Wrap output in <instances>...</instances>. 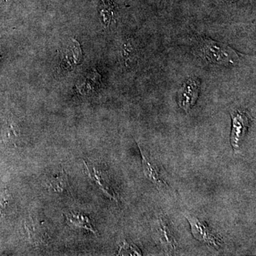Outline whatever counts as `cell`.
<instances>
[{
  "instance_id": "cell-1",
  "label": "cell",
  "mask_w": 256,
  "mask_h": 256,
  "mask_svg": "<svg viewBox=\"0 0 256 256\" xmlns=\"http://www.w3.org/2000/svg\"><path fill=\"white\" fill-rule=\"evenodd\" d=\"M200 50L204 60L214 65L232 66L238 62V54L233 48L210 38H202Z\"/></svg>"
},
{
  "instance_id": "cell-2",
  "label": "cell",
  "mask_w": 256,
  "mask_h": 256,
  "mask_svg": "<svg viewBox=\"0 0 256 256\" xmlns=\"http://www.w3.org/2000/svg\"><path fill=\"white\" fill-rule=\"evenodd\" d=\"M186 218L191 226L192 233L196 240L204 242L214 248H220L222 239L210 230L206 223L192 216H186Z\"/></svg>"
},
{
  "instance_id": "cell-3",
  "label": "cell",
  "mask_w": 256,
  "mask_h": 256,
  "mask_svg": "<svg viewBox=\"0 0 256 256\" xmlns=\"http://www.w3.org/2000/svg\"><path fill=\"white\" fill-rule=\"evenodd\" d=\"M201 82L197 78H190L184 82L178 92V104L180 108L188 112L195 105L200 94Z\"/></svg>"
},
{
  "instance_id": "cell-4",
  "label": "cell",
  "mask_w": 256,
  "mask_h": 256,
  "mask_svg": "<svg viewBox=\"0 0 256 256\" xmlns=\"http://www.w3.org/2000/svg\"><path fill=\"white\" fill-rule=\"evenodd\" d=\"M232 119V131L230 142L234 149L236 150L239 142L246 134L250 124V119L246 112L240 110H236L230 112Z\"/></svg>"
},
{
  "instance_id": "cell-5",
  "label": "cell",
  "mask_w": 256,
  "mask_h": 256,
  "mask_svg": "<svg viewBox=\"0 0 256 256\" xmlns=\"http://www.w3.org/2000/svg\"><path fill=\"white\" fill-rule=\"evenodd\" d=\"M138 146L140 152L141 156H142V170L146 178L149 180L151 182L156 184L158 188L168 186L169 184L166 183L164 178L162 176L158 165L154 162L152 161V160L148 156L146 151L142 149L140 143L138 142Z\"/></svg>"
},
{
  "instance_id": "cell-6",
  "label": "cell",
  "mask_w": 256,
  "mask_h": 256,
  "mask_svg": "<svg viewBox=\"0 0 256 256\" xmlns=\"http://www.w3.org/2000/svg\"><path fill=\"white\" fill-rule=\"evenodd\" d=\"M158 240L166 252H172L176 248L175 239L168 222L164 217H160L158 226Z\"/></svg>"
},
{
  "instance_id": "cell-7",
  "label": "cell",
  "mask_w": 256,
  "mask_h": 256,
  "mask_svg": "<svg viewBox=\"0 0 256 256\" xmlns=\"http://www.w3.org/2000/svg\"><path fill=\"white\" fill-rule=\"evenodd\" d=\"M50 188L54 192L58 193H64L66 191L69 190V182L68 176L66 174L65 171L62 170V172L50 180Z\"/></svg>"
},
{
  "instance_id": "cell-8",
  "label": "cell",
  "mask_w": 256,
  "mask_h": 256,
  "mask_svg": "<svg viewBox=\"0 0 256 256\" xmlns=\"http://www.w3.org/2000/svg\"><path fill=\"white\" fill-rule=\"evenodd\" d=\"M2 137L5 142L16 146V143L20 138V130L14 122H12L6 124L3 129Z\"/></svg>"
},
{
  "instance_id": "cell-9",
  "label": "cell",
  "mask_w": 256,
  "mask_h": 256,
  "mask_svg": "<svg viewBox=\"0 0 256 256\" xmlns=\"http://www.w3.org/2000/svg\"><path fill=\"white\" fill-rule=\"evenodd\" d=\"M68 220L70 224H74V226L86 229V230L92 232V233L96 234L95 229L92 226L90 220L86 216L80 214H72V215L68 216Z\"/></svg>"
},
{
  "instance_id": "cell-10",
  "label": "cell",
  "mask_w": 256,
  "mask_h": 256,
  "mask_svg": "<svg viewBox=\"0 0 256 256\" xmlns=\"http://www.w3.org/2000/svg\"><path fill=\"white\" fill-rule=\"evenodd\" d=\"M26 228L28 230L30 237H31L32 240L33 242H41L44 238L45 232L44 230L43 227L40 226V224H34L32 223H28L26 224Z\"/></svg>"
},
{
  "instance_id": "cell-11",
  "label": "cell",
  "mask_w": 256,
  "mask_h": 256,
  "mask_svg": "<svg viewBox=\"0 0 256 256\" xmlns=\"http://www.w3.org/2000/svg\"><path fill=\"white\" fill-rule=\"evenodd\" d=\"M101 15L106 26H109L114 16V8L110 4H104V9L101 11Z\"/></svg>"
},
{
  "instance_id": "cell-12",
  "label": "cell",
  "mask_w": 256,
  "mask_h": 256,
  "mask_svg": "<svg viewBox=\"0 0 256 256\" xmlns=\"http://www.w3.org/2000/svg\"><path fill=\"white\" fill-rule=\"evenodd\" d=\"M119 252L124 256H142V252L139 248L133 244H128L126 242H124V246L121 248Z\"/></svg>"
},
{
  "instance_id": "cell-13",
  "label": "cell",
  "mask_w": 256,
  "mask_h": 256,
  "mask_svg": "<svg viewBox=\"0 0 256 256\" xmlns=\"http://www.w3.org/2000/svg\"><path fill=\"white\" fill-rule=\"evenodd\" d=\"M10 194L8 188H0V216L6 210V207L9 204Z\"/></svg>"
}]
</instances>
